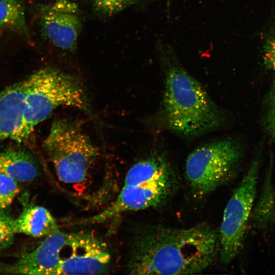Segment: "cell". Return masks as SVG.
<instances>
[{
    "label": "cell",
    "instance_id": "cell-7",
    "mask_svg": "<svg viewBox=\"0 0 275 275\" xmlns=\"http://www.w3.org/2000/svg\"><path fill=\"white\" fill-rule=\"evenodd\" d=\"M259 165V159L256 157L225 208L218 234L221 259L225 263L231 262L242 246L256 197Z\"/></svg>",
    "mask_w": 275,
    "mask_h": 275
},
{
    "label": "cell",
    "instance_id": "cell-10",
    "mask_svg": "<svg viewBox=\"0 0 275 275\" xmlns=\"http://www.w3.org/2000/svg\"><path fill=\"white\" fill-rule=\"evenodd\" d=\"M25 88L24 79L0 92V143L12 139L21 125Z\"/></svg>",
    "mask_w": 275,
    "mask_h": 275
},
{
    "label": "cell",
    "instance_id": "cell-1",
    "mask_svg": "<svg viewBox=\"0 0 275 275\" xmlns=\"http://www.w3.org/2000/svg\"><path fill=\"white\" fill-rule=\"evenodd\" d=\"M219 250L218 235L210 226L151 227L136 235L128 271L134 274H189L204 271Z\"/></svg>",
    "mask_w": 275,
    "mask_h": 275
},
{
    "label": "cell",
    "instance_id": "cell-17",
    "mask_svg": "<svg viewBox=\"0 0 275 275\" xmlns=\"http://www.w3.org/2000/svg\"><path fill=\"white\" fill-rule=\"evenodd\" d=\"M262 58L265 66L275 72V30L265 40Z\"/></svg>",
    "mask_w": 275,
    "mask_h": 275
},
{
    "label": "cell",
    "instance_id": "cell-5",
    "mask_svg": "<svg viewBox=\"0 0 275 275\" xmlns=\"http://www.w3.org/2000/svg\"><path fill=\"white\" fill-rule=\"evenodd\" d=\"M44 147L58 178L66 184L85 181L98 154L80 124L66 119L52 123Z\"/></svg>",
    "mask_w": 275,
    "mask_h": 275
},
{
    "label": "cell",
    "instance_id": "cell-3",
    "mask_svg": "<svg viewBox=\"0 0 275 275\" xmlns=\"http://www.w3.org/2000/svg\"><path fill=\"white\" fill-rule=\"evenodd\" d=\"M178 184L177 174L167 157L154 153L130 168L115 201L85 223L103 222L124 212L162 206L174 194Z\"/></svg>",
    "mask_w": 275,
    "mask_h": 275
},
{
    "label": "cell",
    "instance_id": "cell-6",
    "mask_svg": "<svg viewBox=\"0 0 275 275\" xmlns=\"http://www.w3.org/2000/svg\"><path fill=\"white\" fill-rule=\"evenodd\" d=\"M238 141L223 138L201 145L187 156L185 175L196 198L204 197L228 180L242 157Z\"/></svg>",
    "mask_w": 275,
    "mask_h": 275
},
{
    "label": "cell",
    "instance_id": "cell-19",
    "mask_svg": "<svg viewBox=\"0 0 275 275\" xmlns=\"http://www.w3.org/2000/svg\"><path fill=\"white\" fill-rule=\"evenodd\" d=\"M76 3H77L78 4H79V2H84L85 3H87L88 4H90L92 0H73ZM79 5V4H78Z\"/></svg>",
    "mask_w": 275,
    "mask_h": 275
},
{
    "label": "cell",
    "instance_id": "cell-15",
    "mask_svg": "<svg viewBox=\"0 0 275 275\" xmlns=\"http://www.w3.org/2000/svg\"><path fill=\"white\" fill-rule=\"evenodd\" d=\"M19 191L17 181L0 172V210L9 206Z\"/></svg>",
    "mask_w": 275,
    "mask_h": 275
},
{
    "label": "cell",
    "instance_id": "cell-11",
    "mask_svg": "<svg viewBox=\"0 0 275 275\" xmlns=\"http://www.w3.org/2000/svg\"><path fill=\"white\" fill-rule=\"evenodd\" d=\"M13 225L15 233L34 237H46L60 231L50 212L40 206L25 208L20 215L13 219Z\"/></svg>",
    "mask_w": 275,
    "mask_h": 275
},
{
    "label": "cell",
    "instance_id": "cell-9",
    "mask_svg": "<svg viewBox=\"0 0 275 275\" xmlns=\"http://www.w3.org/2000/svg\"><path fill=\"white\" fill-rule=\"evenodd\" d=\"M67 235L59 231L46 237L39 246L22 256L6 271L17 274L54 275L60 262V252Z\"/></svg>",
    "mask_w": 275,
    "mask_h": 275
},
{
    "label": "cell",
    "instance_id": "cell-4",
    "mask_svg": "<svg viewBox=\"0 0 275 275\" xmlns=\"http://www.w3.org/2000/svg\"><path fill=\"white\" fill-rule=\"evenodd\" d=\"M24 108L21 126L12 140L24 142L36 126L60 106L87 110L84 89L73 76L53 68L41 69L25 78Z\"/></svg>",
    "mask_w": 275,
    "mask_h": 275
},
{
    "label": "cell",
    "instance_id": "cell-13",
    "mask_svg": "<svg viewBox=\"0 0 275 275\" xmlns=\"http://www.w3.org/2000/svg\"><path fill=\"white\" fill-rule=\"evenodd\" d=\"M24 8L19 0H0V30L26 31Z\"/></svg>",
    "mask_w": 275,
    "mask_h": 275
},
{
    "label": "cell",
    "instance_id": "cell-16",
    "mask_svg": "<svg viewBox=\"0 0 275 275\" xmlns=\"http://www.w3.org/2000/svg\"><path fill=\"white\" fill-rule=\"evenodd\" d=\"M13 218L0 210V252L10 246L14 240Z\"/></svg>",
    "mask_w": 275,
    "mask_h": 275
},
{
    "label": "cell",
    "instance_id": "cell-14",
    "mask_svg": "<svg viewBox=\"0 0 275 275\" xmlns=\"http://www.w3.org/2000/svg\"><path fill=\"white\" fill-rule=\"evenodd\" d=\"M144 0H92L90 4L95 14L102 17L114 16Z\"/></svg>",
    "mask_w": 275,
    "mask_h": 275
},
{
    "label": "cell",
    "instance_id": "cell-18",
    "mask_svg": "<svg viewBox=\"0 0 275 275\" xmlns=\"http://www.w3.org/2000/svg\"><path fill=\"white\" fill-rule=\"evenodd\" d=\"M273 104L269 116L268 124L269 130L275 140V99Z\"/></svg>",
    "mask_w": 275,
    "mask_h": 275
},
{
    "label": "cell",
    "instance_id": "cell-2",
    "mask_svg": "<svg viewBox=\"0 0 275 275\" xmlns=\"http://www.w3.org/2000/svg\"><path fill=\"white\" fill-rule=\"evenodd\" d=\"M164 82L161 117L168 130L184 136H197L219 128L225 115L205 88L180 63L171 46L156 45Z\"/></svg>",
    "mask_w": 275,
    "mask_h": 275
},
{
    "label": "cell",
    "instance_id": "cell-8",
    "mask_svg": "<svg viewBox=\"0 0 275 275\" xmlns=\"http://www.w3.org/2000/svg\"><path fill=\"white\" fill-rule=\"evenodd\" d=\"M43 39L63 57L77 51L83 26L80 6L73 0H53L41 9L39 16Z\"/></svg>",
    "mask_w": 275,
    "mask_h": 275
},
{
    "label": "cell",
    "instance_id": "cell-12",
    "mask_svg": "<svg viewBox=\"0 0 275 275\" xmlns=\"http://www.w3.org/2000/svg\"><path fill=\"white\" fill-rule=\"evenodd\" d=\"M0 172L19 182H29L39 174V168L28 153L18 149H8L0 153Z\"/></svg>",
    "mask_w": 275,
    "mask_h": 275
}]
</instances>
